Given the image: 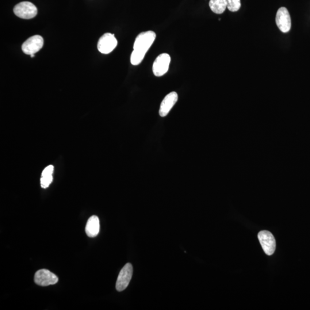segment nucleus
I'll return each instance as SVG.
<instances>
[{
    "label": "nucleus",
    "mask_w": 310,
    "mask_h": 310,
    "mask_svg": "<svg viewBox=\"0 0 310 310\" xmlns=\"http://www.w3.org/2000/svg\"><path fill=\"white\" fill-rule=\"evenodd\" d=\"M34 281L36 285L45 287L56 284L58 282V278L51 272L43 269L36 272Z\"/></svg>",
    "instance_id": "nucleus-8"
},
{
    "label": "nucleus",
    "mask_w": 310,
    "mask_h": 310,
    "mask_svg": "<svg viewBox=\"0 0 310 310\" xmlns=\"http://www.w3.org/2000/svg\"><path fill=\"white\" fill-rule=\"evenodd\" d=\"M276 22L279 29L282 32L287 33L292 27V20L288 9L285 7H282L277 11L276 16Z\"/></svg>",
    "instance_id": "nucleus-9"
},
{
    "label": "nucleus",
    "mask_w": 310,
    "mask_h": 310,
    "mask_svg": "<svg viewBox=\"0 0 310 310\" xmlns=\"http://www.w3.org/2000/svg\"><path fill=\"white\" fill-rule=\"evenodd\" d=\"M133 275V267L131 264L127 263L122 268L116 282V290L121 292L128 286Z\"/></svg>",
    "instance_id": "nucleus-7"
},
{
    "label": "nucleus",
    "mask_w": 310,
    "mask_h": 310,
    "mask_svg": "<svg viewBox=\"0 0 310 310\" xmlns=\"http://www.w3.org/2000/svg\"><path fill=\"white\" fill-rule=\"evenodd\" d=\"M99 229L100 224L98 217L96 216H91L87 222L85 228L86 235L91 238H94L98 235Z\"/></svg>",
    "instance_id": "nucleus-11"
},
{
    "label": "nucleus",
    "mask_w": 310,
    "mask_h": 310,
    "mask_svg": "<svg viewBox=\"0 0 310 310\" xmlns=\"http://www.w3.org/2000/svg\"><path fill=\"white\" fill-rule=\"evenodd\" d=\"M210 9L216 14L223 13L227 7V0H210L209 2Z\"/></svg>",
    "instance_id": "nucleus-12"
},
{
    "label": "nucleus",
    "mask_w": 310,
    "mask_h": 310,
    "mask_svg": "<svg viewBox=\"0 0 310 310\" xmlns=\"http://www.w3.org/2000/svg\"><path fill=\"white\" fill-rule=\"evenodd\" d=\"M228 9L231 11H238L241 7L240 0H227Z\"/></svg>",
    "instance_id": "nucleus-13"
},
{
    "label": "nucleus",
    "mask_w": 310,
    "mask_h": 310,
    "mask_svg": "<svg viewBox=\"0 0 310 310\" xmlns=\"http://www.w3.org/2000/svg\"><path fill=\"white\" fill-rule=\"evenodd\" d=\"M53 171V166L52 165L49 166L45 168L43 172H42V177H45V176L52 175Z\"/></svg>",
    "instance_id": "nucleus-15"
},
{
    "label": "nucleus",
    "mask_w": 310,
    "mask_h": 310,
    "mask_svg": "<svg viewBox=\"0 0 310 310\" xmlns=\"http://www.w3.org/2000/svg\"><path fill=\"white\" fill-rule=\"evenodd\" d=\"M117 43L114 34L110 33L103 34L98 40V50L103 54H108L117 47Z\"/></svg>",
    "instance_id": "nucleus-3"
},
{
    "label": "nucleus",
    "mask_w": 310,
    "mask_h": 310,
    "mask_svg": "<svg viewBox=\"0 0 310 310\" xmlns=\"http://www.w3.org/2000/svg\"><path fill=\"white\" fill-rule=\"evenodd\" d=\"M178 99V95L176 92H171L170 94L166 95V97L161 103L159 114L161 117H166L169 113L170 110Z\"/></svg>",
    "instance_id": "nucleus-10"
},
{
    "label": "nucleus",
    "mask_w": 310,
    "mask_h": 310,
    "mask_svg": "<svg viewBox=\"0 0 310 310\" xmlns=\"http://www.w3.org/2000/svg\"><path fill=\"white\" fill-rule=\"evenodd\" d=\"M52 176H45L42 177L40 180L41 186L42 188L45 189L48 187L52 181Z\"/></svg>",
    "instance_id": "nucleus-14"
},
{
    "label": "nucleus",
    "mask_w": 310,
    "mask_h": 310,
    "mask_svg": "<svg viewBox=\"0 0 310 310\" xmlns=\"http://www.w3.org/2000/svg\"><path fill=\"white\" fill-rule=\"evenodd\" d=\"M170 62L171 57L168 53H162L157 57L152 67L154 75L156 76H162L165 74L169 69Z\"/></svg>",
    "instance_id": "nucleus-5"
},
{
    "label": "nucleus",
    "mask_w": 310,
    "mask_h": 310,
    "mask_svg": "<svg viewBox=\"0 0 310 310\" xmlns=\"http://www.w3.org/2000/svg\"><path fill=\"white\" fill-rule=\"evenodd\" d=\"M30 56H31V57H34V54H33V55H30Z\"/></svg>",
    "instance_id": "nucleus-16"
},
{
    "label": "nucleus",
    "mask_w": 310,
    "mask_h": 310,
    "mask_svg": "<svg viewBox=\"0 0 310 310\" xmlns=\"http://www.w3.org/2000/svg\"><path fill=\"white\" fill-rule=\"evenodd\" d=\"M44 45V39L40 35L30 37L22 44L21 49L26 55H31L39 51Z\"/></svg>",
    "instance_id": "nucleus-4"
},
{
    "label": "nucleus",
    "mask_w": 310,
    "mask_h": 310,
    "mask_svg": "<svg viewBox=\"0 0 310 310\" xmlns=\"http://www.w3.org/2000/svg\"><path fill=\"white\" fill-rule=\"evenodd\" d=\"M13 12L19 18L29 20L36 16L37 9L32 2L23 1L14 7Z\"/></svg>",
    "instance_id": "nucleus-2"
},
{
    "label": "nucleus",
    "mask_w": 310,
    "mask_h": 310,
    "mask_svg": "<svg viewBox=\"0 0 310 310\" xmlns=\"http://www.w3.org/2000/svg\"><path fill=\"white\" fill-rule=\"evenodd\" d=\"M258 239L266 254L273 255L276 250V240L273 235L269 231H263L259 233Z\"/></svg>",
    "instance_id": "nucleus-6"
},
{
    "label": "nucleus",
    "mask_w": 310,
    "mask_h": 310,
    "mask_svg": "<svg viewBox=\"0 0 310 310\" xmlns=\"http://www.w3.org/2000/svg\"><path fill=\"white\" fill-rule=\"evenodd\" d=\"M155 39L156 33L152 30L141 32L137 36L131 56L132 64L137 66L142 62L145 54L154 43Z\"/></svg>",
    "instance_id": "nucleus-1"
}]
</instances>
